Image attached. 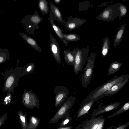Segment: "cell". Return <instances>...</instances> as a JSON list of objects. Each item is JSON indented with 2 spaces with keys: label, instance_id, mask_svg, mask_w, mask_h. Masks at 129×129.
<instances>
[{
  "label": "cell",
  "instance_id": "6da1fadb",
  "mask_svg": "<svg viewBox=\"0 0 129 129\" xmlns=\"http://www.w3.org/2000/svg\"><path fill=\"white\" fill-rule=\"evenodd\" d=\"M22 68L18 67L5 70V72H1V74L4 78V82L2 91L5 94L14 93V88L18 85L19 78L22 77Z\"/></svg>",
  "mask_w": 129,
  "mask_h": 129
},
{
  "label": "cell",
  "instance_id": "7a4b0ae2",
  "mask_svg": "<svg viewBox=\"0 0 129 129\" xmlns=\"http://www.w3.org/2000/svg\"><path fill=\"white\" fill-rule=\"evenodd\" d=\"M129 77V75L124 74L119 77L116 76L109 81L97 87L91 92L83 100L85 103L89 102L93 99L97 100L104 93L110 89L114 85L124 80Z\"/></svg>",
  "mask_w": 129,
  "mask_h": 129
},
{
  "label": "cell",
  "instance_id": "3957f363",
  "mask_svg": "<svg viewBox=\"0 0 129 129\" xmlns=\"http://www.w3.org/2000/svg\"><path fill=\"white\" fill-rule=\"evenodd\" d=\"M43 20V18L39 15L37 11H35L33 15H25L20 21L27 32L29 34L34 36L35 30L39 28L38 24Z\"/></svg>",
  "mask_w": 129,
  "mask_h": 129
},
{
  "label": "cell",
  "instance_id": "277c9868",
  "mask_svg": "<svg viewBox=\"0 0 129 129\" xmlns=\"http://www.w3.org/2000/svg\"><path fill=\"white\" fill-rule=\"evenodd\" d=\"M76 100L75 96H71L68 98L61 105L58 110L50 120L49 123H57L60 119L64 118L69 114L70 109L74 105Z\"/></svg>",
  "mask_w": 129,
  "mask_h": 129
},
{
  "label": "cell",
  "instance_id": "5b68a950",
  "mask_svg": "<svg viewBox=\"0 0 129 129\" xmlns=\"http://www.w3.org/2000/svg\"><path fill=\"white\" fill-rule=\"evenodd\" d=\"M96 53L92 52L88 57L84 73L82 74V83L83 87L85 89L89 84L93 73Z\"/></svg>",
  "mask_w": 129,
  "mask_h": 129
},
{
  "label": "cell",
  "instance_id": "8992f818",
  "mask_svg": "<svg viewBox=\"0 0 129 129\" xmlns=\"http://www.w3.org/2000/svg\"><path fill=\"white\" fill-rule=\"evenodd\" d=\"M75 63L73 66L75 75H77L81 72L87 60L89 50V46L85 48L76 47Z\"/></svg>",
  "mask_w": 129,
  "mask_h": 129
},
{
  "label": "cell",
  "instance_id": "52a82bcc",
  "mask_svg": "<svg viewBox=\"0 0 129 129\" xmlns=\"http://www.w3.org/2000/svg\"><path fill=\"white\" fill-rule=\"evenodd\" d=\"M120 3L114 4L105 8L96 17L97 19L111 22L119 17Z\"/></svg>",
  "mask_w": 129,
  "mask_h": 129
},
{
  "label": "cell",
  "instance_id": "ba28073f",
  "mask_svg": "<svg viewBox=\"0 0 129 129\" xmlns=\"http://www.w3.org/2000/svg\"><path fill=\"white\" fill-rule=\"evenodd\" d=\"M22 103L26 107L32 109L35 107L39 108V101L37 96L30 91L25 90L22 95Z\"/></svg>",
  "mask_w": 129,
  "mask_h": 129
},
{
  "label": "cell",
  "instance_id": "9c48e42d",
  "mask_svg": "<svg viewBox=\"0 0 129 129\" xmlns=\"http://www.w3.org/2000/svg\"><path fill=\"white\" fill-rule=\"evenodd\" d=\"M55 95L54 107H58L68 99L69 92L66 87L63 85L55 86L53 89Z\"/></svg>",
  "mask_w": 129,
  "mask_h": 129
},
{
  "label": "cell",
  "instance_id": "30bf717a",
  "mask_svg": "<svg viewBox=\"0 0 129 129\" xmlns=\"http://www.w3.org/2000/svg\"><path fill=\"white\" fill-rule=\"evenodd\" d=\"M50 49L52 55L57 63L60 64L61 61L60 49L56 40L52 34L49 33Z\"/></svg>",
  "mask_w": 129,
  "mask_h": 129
},
{
  "label": "cell",
  "instance_id": "8fae6325",
  "mask_svg": "<svg viewBox=\"0 0 129 129\" xmlns=\"http://www.w3.org/2000/svg\"><path fill=\"white\" fill-rule=\"evenodd\" d=\"M86 22L85 19L70 16L67 17V21L63 25L68 30L72 31L77 28Z\"/></svg>",
  "mask_w": 129,
  "mask_h": 129
},
{
  "label": "cell",
  "instance_id": "7c38bea8",
  "mask_svg": "<svg viewBox=\"0 0 129 129\" xmlns=\"http://www.w3.org/2000/svg\"><path fill=\"white\" fill-rule=\"evenodd\" d=\"M49 8L50 11L48 18L54 21L56 20L59 22L64 24L66 21L63 19L59 8L51 2L49 4Z\"/></svg>",
  "mask_w": 129,
  "mask_h": 129
},
{
  "label": "cell",
  "instance_id": "4fadbf2b",
  "mask_svg": "<svg viewBox=\"0 0 129 129\" xmlns=\"http://www.w3.org/2000/svg\"><path fill=\"white\" fill-rule=\"evenodd\" d=\"M129 78V77L114 85L109 90L101 95L99 98V99L106 96H111L117 93L128 83Z\"/></svg>",
  "mask_w": 129,
  "mask_h": 129
},
{
  "label": "cell",
  "instance_id": "5bb4252c",
  "mask_svg": "<svg viewBox=\"0 0 129 129\" xmlns=\"http://www.w3.org/2000/svg\"><path fill=\"white\" fill-rule=\"evenodd\" d=\"M69 48L63 51V56L65 62L68 64L74 66L76 52V48H74L72 50Z\"/></svg>",
  "mask_w": 129,
  "mask_h": 129
},
{
  "label": "cell",
  "instance_id": "9a60e30c",
  "mask_svg": "<svg viewBox=\"0 0 129 129\" xmlns=\"http://www.w3.org/2000/svg\"><path fill=\"white\" fill-rule=\"evenodd\" d=\"M19 35L24 40L33 48L38 52H42L41 49L35 40L24 33H20Z\"/></svg>",
  "mask_w": 129,
  "mask_h": 129
},
{
  "label": "cell",
  "instance_id": "2e32d148",
  "mask_svg": "<svg viewBox=\"0 0 129 129\" xmlns=\"http://www.w3.org/2000/svg\"><path fill=\"white\" fill-rule=\"evenodd\" d=\"M126 26L125 23L121 26L118 28L115 36L113 44V46L116 48L121 41Z\"/></svg>",
  "mask_w": 129,
  "mask_h": 129
},
{
  "label": "cell",
  "instance_id": "e0dca14e",
  "mask_svg": "<svg viewBox=\"0 0 129 129\" xmlns=\"http://www.w3.org/2000/svg\"><path fill=\"white\" fill-rule=\"evenodd\" d=\"M96 101V100L95 99H93L88 102L84 103L80 107L78 112L77 117H79L84 114L87 113L94 102Z\"/></svg>",
  "mask_w": 129,
  "mask_h": 129
},
{
  "label": "cell",
  "instance_id": "ac0fdd59",
  "mask_svg": "<svg viewBox=\"0 0 129 129\" xmlns=\"http://www.w3.org/2000/svg\"><path fill=\"white\" fill-rule=\"evenodd\" d=\"M121 104V103L118 102H116L113 103L111 104L103 107V108L101 109L93 114V115L94 116H96L106 112L116 109L118 108Z\"/></svg>",
  "mask_w": 129,
  "mask_h": 129
},
{
  "label": "cell",
  "instance_id": "d6986e66",
  "mask_svg": "<svg viewBox=\"0 0 129 129\" xmlns=\"http://www.w3.org/2000/svg\"><path fill=\"white\" fill-rule=\"evenodd\" d=\"M48 19L55 33L58 37L61 39L65 46H67L69 43L66 41L63 38V33L61 29L59 27L56 25L54 22V21L48 18Z\"/></svg>",
  "mask_w": 129,
  "mask_h": 129
},
{
  "label": "cell",
  "instance_id": "ffe728a7",
  "mask_svg": "<svg viewBox=\"0 0 129 129\" xmlns=\"http://www.w3.org/2000/svg\"><path fill=\"white\" fill-rule=\"evenodd\" d=\"M38 7L43 15H45L48 14L49 7L48 2L46 0H39Z\"/></svg>",
  "mask_w": 129,
  "mask_h": 129
},
{
  "label": "cell",
  "instance_id": "44dd1931",
  "mask_svg": "<svg viewBox=\"0 0 129 129\" xmlns=\"http://www.w3.org/2000/svg\"><path fill=\"white\" fill-rule=\"evenodd\" d=\"M122 63H120L117 61L112 62L110 64L108 69L107 74L110 75L119 71L122 64Z\"/></svg>",
  "mask_w": 129,
  "mask_h": 129
},
{
  "label": "cell",
  "instance_id": "7402d4cb",
  "mask_svg": "<svg viewBox=\"0 0 129 129\" xmlns=\"http://www.w3.org/2000/svg\"><path fill=\"white\" fill-rule=\"evenodd\" d=\"M29 122L26 125V129H36L40 122L39 119L33 116H30Z\"/></svg>",
  "mask_w": 129,
  "mask_h": 129
},
{
  "label": "cell",
  "instance_id": "603a6c76",
  "mask_svg": "<svg viewBox=\"0 0 129 129\" xmlns=\"http://www.w3.org/2000/svg\"><path fill=\"white\" fill-rule=\"evenodd\" d=\"M110 47V41L108 36L104 39L102 47L101 52L102 56L105 57L107 55Z\"/></svg>",
  "mask_w": 129,
  "mask_h": 129
},
{
  "label": "cell",
  "instance_id": "cb8c5ba5",
  "mask_svg": "<svg viewBox=\"0 0 129 129\" xmlns=\"http://www.w3.org/2000/svg\"><path fill=\"white\" fill-rule=\"evenodd\" d=\"M18 114L22 129H26V125L28 123L26 117V113L25 112L24 114L22 111L19 110L18 111Z\"/></svg>",
  "mask_w": 129,
  "mask_h": 129
},
{
  "label": "cell",
  "instance_id": "d4e9b609",
  "mask_svg": "<svg viewBox=\"0 0 129 129\" xmlns=\"http://www.w3.org/2000/svg\"><path fill=\"white\" fill-rule=\"evenodd\" d=\"M35 67L34 63L30 62L27 64L22 68V76L27 75L33 72Z\"/></svg>",
  "mask_w": 129,
  "mask_h": 129
},
{
  "label": "cell",
  "instance_id": "484cf974",
  "mask_svg": "<svg viewBox=\"0 0 129 129\" xmlns=\"http://www.w3.org/2000/svg\"><path fill=\"white\" fill-rule=\"evenodd\" d=\"M10 58V52L7 49L0 48V64L5 62Z\"/></svg>",
  "mask_w": 129,
  "mask_h": 129
},
{
  "label": "cell",
  "instance_id": "4316f807",
  "mask_svg": "<svg viewBox=\"0 0 129 129\" xmlns=\"http://www.w3.org/2000/svg\"><path fill=\"white\" fill-rule=\"evenodd\" d=\"M63 36L64 39L67 41L75 42L80 40L81 37L78 35L73 33L65 34L63 33Z\"/></svg>",
  "mask_w": 129,
  "mask_h": 129
},
{
  "label": "cell",
  "instance_id": "83f0119b",
  "mask_svg": "<svg viewBox=\"0 0 129 129\" xmlns=\"http://www.w3.org/2000/svg\"><path fill=\"white\" fill-rule=\"evenodd\" d=\"M129 108V101L125 104L119 110L113 114L109 116L108 118H110L118 115L122 113L127 111Z\"/></svg>",
  "mask_w": 129,
  "mask_h": 129
},
{
  "label": "cell",
  "instance_id": "f1b7e54d",
  "mask_svg": "<svg viewBox=\"0 0 129 129\" xmlns=\"http://www.w3.org/2000/svg\"><path fill=\"white\" fill-rule=\"evenodd\" d=\"M101 119L97 118L90 121L88 125L85 127V129H96Z\"/></svg>",
  "mask_w": 129,
  "mask_h": 129
},
{
  "label": "cell",
  "instance_id": "f546056e",
  "mask_svg": "<svg viewBox=\"0 0 129 129\" xmlns=\"http://www.w3.org/2000/svg\"><path fill=\"white\" fill-rule=\"evenodd\" d=\"M119 21H120L121 18L124 17L127 12V9L124 5L120 3L119 8Z\"/></svg>",
  "mask_w": 129,
  "mask_h": 129
},
{
  "label": "cell",
  "instance_id": "4dcf8cb0",
  "mask_svg": "<svg viewBox=\"0 0 129 129\" xmlns=\"http://www.w3.org/2000/svg\"><path fill=\"white\" fill-rule=\"evenodd\" d=\"M12 98L11 93H7V95L3 99V104L8 106L11 103Z\"/></svg>",
  "mask_w": 129,
  "mask_h": 129
},
{
  "label": "cell",
  "instance_id": "1f68e13d",
  "mask_svg": "<svg viewBox=\"0 0 129 129\" xmlns=\"http://www.w3.org/2000/svg\"><path fill=\"white\" fill-rule=\"evenodd\" d=\"M64 119L58 125L59 127H63L66 126V125L70 122L71 118L70 117L69 114L67 115L64 117Z\"/></svg>",
  "mask_w": 129,
  "mask_h": 129
},
{
  "label": "cell",
  "instance_id": "d6a6232c",
  "mask_svg": "<svg viewBox=\"0 0 129 129\" xmlns=\"http://www.w3.org/2000/svg\"><path fill=\"white\" fill-rule=\"evenodd\" d=\"M7 113H6L0 117V128L4 124L8 117Z\"/></svg>",
  "mask_w": 129,
  "mask_h": 129
},
{
  "label": "cell",
  "instance_id": "836d02e7",
  "mask_svg": "<svg viewBox=\"0 0 129 129\" xmlns=\"http://www.w3.org/2000/svg\"><path fill=\"white\" fill-rule=\"evenodd\" d=\"M105 121L104 119H101L98 124L96 129H102L104 126Z\"/></svg>",
  "mask_w": 129,
  "mask_h": 129
},
{
  "label": "cell",
  "instance_id": "e575fe53",
  "mask_svg": "<svg viewBox=\"0 0 129 129\" xmlns=\"http://www.w3.org/2000/svg\"><path fill=\"white\" fill-rule=\"evenodd\" d=\"M73 127L72 126H65L63 127H59L56 129H71Z\"/></svg>",
  "mask_w": 129,
  "mask_h": 129
},
{
  "label": "cell",
  "instance_id": "d590c367",
  "mask_svg": "<svg viewBox=\"0 0 129 129\" xmlns=\"http://www.w3.org/2000/svg\"><path fill=\"white\" fill-rule=\"evenodd\" d=\"M127 125L125 124L115 129H125L127 127Z\"/></svg>",
  "mask_w": 129,
  "mask_h": 129
},
{
  "label": "cell",
  "instance_id": "8d00e7d4",
  "mask_svg": "<svg viewBox=\"0 0 129 129\" xmlns=\"http://www.w3.org/2000/svg\"><path fill=\"white\" fill-rule=\"evenodd\" d=\"M62 0H53L54 2L56 4L58 5Z\"/></svg>",
  "mask_w": 129,
  "mask_h": 129
},
{
  "label": "cell",
  "instance_id": "74e56055",
  "mask_svg": "<svg viewBox=\"0 0 129 129\" xmlns=\"http://www.w3.org/2000/svg\"><path fill=\"white\" fill-rule=\"evenodd\" d=\"M2 13V12H0V14Z\"/></svg>",
  "mask_w": 129,
  "mask_h": 129
}]
</instances>
